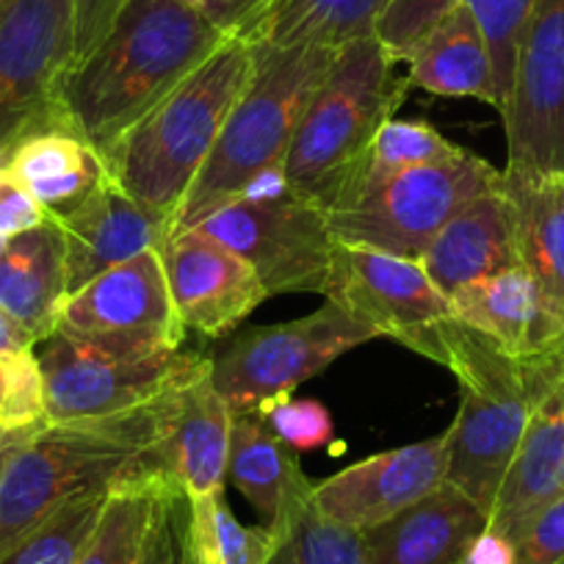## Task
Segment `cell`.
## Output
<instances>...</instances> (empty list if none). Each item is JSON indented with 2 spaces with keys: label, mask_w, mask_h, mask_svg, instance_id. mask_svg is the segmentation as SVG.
I'll return each instance as SVG.
<instances>
[{
  "label": "cell",
  "mask_w": 564,
  "mask_h": 564,
  "mask_svg": "<svg viewBox=\"0 0 564 564\" xmlns=\"http://www.w3.org/2000/svg\"><path fill=\"white\" fill-rule=\"evenodd\" d=\"M227 40L186 0H128L102 40L69 64L62 124L106 155Z\"/></svg>",
  "instance_id": "cell-1"
},
{
  "label": "cell",
  "mask_w": 564,
  "mask_h": 564,
  "mask_svg": "<svg viewBox=\"0 0 564 564\" xmlns=\"http://www.w3.org/2000/svg\"><path fill=\"white\" fill-rule=\"evenodd\" d=\"M177 390L122 415L9 430L0 448V558L73 498L164 470L159 446Z\"/></svg>",
  "instance_id": "cell-2"
},
{
  "label": "cell",
  "mask_w": 564,
  "mask_h": 564,
  "mask_svg": "<svg viewBox=\"0 0 564 564\" xmlns=\"http://www.w3.org/2000/svg\"><path fill=\"white\" fill-rule=\"evenodd\" d=\"M338 47L254 45V73L232 106L208 161L170 221V236L192 230L243 197L282 186L307 100Z\"/></svg>",
  "instance_id": "cell-3"
},
{
  "label": "cell",
  "mask_w": 564,
  "mask_h": 564,
  "mask_svg": "<svg viewBox=\"0 0 564 564\" xmlns=\"http://www.w3.org/2000/svg\"><path fill=\"white\" fill-rule=\"evenodd\" d=\"M441 366L457 377L459 410L448 426V485L490 520L498 487L520 446L536 401L564 371V349L518 360L454 318L441 338Z\"/></svg>",
  "instance_id": "cell-4"
},
{
  "label": "cell",
  "mask_w": 564,
  "mask_h": 564,
  "mask_svg": "<svg viewBox=\"0 0 564 564\" xmlns=\"http://www.w3.org/2000/svg\"><path fill=\"white\" fill-rule=\"evenodd\" d=\"M252 73L254 45L230 36L102 155L108 177L135 203L172 221Z\"/></svg>",
  "instance_id": "cell-5"
},
{
  "label": "cell",
  "mask_w": 564,
  "mask_h": 564,
  "mask_svg": "<svg viewBox=\"0 0 564 564\" xmlns=\"http://www.w3.org/2000/svg\"><path fill=\"white\" fill-rule=\"evenodd\" d=\"M373 36L335 51L313 89L282 166V188L329 210L349 194L373 139L406 95L410 78Z\"/></svg>",
  "instance_id": "cell-6"
},
{
  "label": "cell",
  "mask_w": 564,
  "mask_h": 564,
  "mask_svg": "<svg viewBox=\"0 0 564 564\" xmlns=\"http://www.w3.org/2000/svg\"><path fill=\"white\" fill-rule=\"evenodd\" d=\"M503 186V170L459 150L446 161L355 188L327 210L335 241L417 260L470 199Z\"/></svg>",
  "instance_id": "cell-7"
},
{
  "label": "cell",
  "mask_w": 564,
  "mask_h": 564,
  "mask_svg": "<svg viewBox=\"0 0 564 564\" xmlns=\"http://www.w3.org/2000/svg\"><path fill=\"white\" fill-rule=\"evenodd\" d=\"M47 423H78L122 415L164 399L210 366L197 355L161 351L117 357L53 333L34 346Z\"/></svg>",
  "instance_id": "cell-8"
},
{
  "label": "cell",
  "mask_w": 564,
  "mask_h": 564,
  "mask_svg": "<svg viewBox=\"0 0 564 564\" xmlns=\"http://www.w3.org/2000/svg\"><path fill=\"white\" fill-rule=\"evenodd\" d=\"M379 335L335 302L311 316L247 329L210 360V379L232 412H263L338 357Z\"/></svg>",
  "instance_id": "cell-9"
},
{
  "label": "cell",
  "mask_w": 564,
  "mask_h": 564,
  "mask_svg": "<svg viewBox=\"0 0 564 564\" xmlns=\"http://www.w3.org/2000/svg\"><path fill=\"white\" fill-rule=\"evenodd\" d=\"M258 274L265 294H324L335 236L327 210L285 188L243 197L199 221Z\"/></svg>",
  "instance_id": "cell-10"
},
{
  "label": "cell",
  "mask_w": 564,
  "mask_h": 564,
  "mask_svg": "<svg viewBox=\"0 0 564 564\" xmlns=\"http://www.w3.org/2000/svg\"><path fill=\"white\" fill-rule=\"evenodd\" d=\"M324 296L379 338L399 340L435 362H441L443 329L457 318L421 260L368 247L335 243Z\"/></svg>",
  "instance_id": "cell-11"
},
{
  "label": "cell",
  "mask_w": 564,
  "mask_h": 564,
  "mask_svg": "<svg viewBox=\"0 0 564 564\" xmlns=\"http://www.w3.org/2000/svg\"><path fill=\"white\" fill-rule=\"evenodd\" d=\"M56 333L117 357L181 349L186 327L172 305L161 249L135 254L73 291Z\"/></svg>",
  "instance_id": "cell-12"
},
{
  "label": "cell",
  "mask_w": 564,
  "mask_h": 564,
  "mask_svg": "<svg viewBox=\"0 0 564 564\" xmlns=\"http://www.w3.org/2000/svg\"><path fill=\"white\" fill-rule=\"evenodd\" d=\"M75 62V0H12L0 14V148L64 128L58 89Z\"/></svg>",
  "instance_id": "cell-13"
},
{
  "label": "cell",
  "mask_w": 564,
  "mask_h": 564,
  "mask_svg": "<svg viewBox=\"0 0 564 564\" xmlns=\"http://www.w3.org/2000/svg\"><path fill=\"white\" fill-rule=\"evenodd\" d=\"M501 122L507 130L503 172H564V0L534 3Z\"/></svg>",
  "instance_id": "cell-14"
},
{
  "label": "cell",
  "mask_w": 564,
  "mask_h": 564,
  "mask_svg": "<svg viewBox=\"0 0 564 564\" xmlns=\"http://www.w3.org/2000/svg\"><path fill=\"white\" fill-rule=\"evenodd\" d=\"M161 260L177 318L205 338L232 333L269 300L252 265L197 227L166 238Z\"/></svg>",
  "instance_id": "cell-15"
},
{
  "label": "cell",
  "mask_w": 564,
  "mask_h": 564,
  "mask_svg": "<svg viewBox=\"0 0 564 564\" xmlns=\"http://www.w3.org/2000/svg\"><path fill=\"white\" fill-rule=\"evenodd\" d=\"M448 476V432L373 454L313 485V503L322 514L355 531L384 523L412 507Z\"/></svg>",
  "instance_id": "cell-16"
},
{
  "label": "cell",
  "mask_w": 564,
  "mask_h": 564,
  "mask_svg": "<svg viewBox=\"0 0 564 564\" xmlns=\"http://www.w3.org/2000/svg\"><path fill=\"white\" fill-rule=\"evenodd\" d=\"M56 221L64 236L69 294L135 254L161 249L170 238V221L135 203L111 177Z\"/></svg>",
  "instance_id": "cell-17"
},
{
  "label": "cell",
  "mask_w": 564,
  "mask_h": 564,
  "mask_svg": "<svg viewBox=\"0 0 564 564\" xmlns=\"http://www.w3.org/2000/svg\"><path fill=\"white\" fill-rule=\"evenodd\" d=\"M454 316L518 360L564 349V318L523 263L509 265L452 296Z\"/></svg>",
  "instance_id": "cell-18"
},
{
  "label": "cell",
  "mask_w": 564,
  "mask_h": 564,
  "mask_svg": "<svg viewBox=\"0 0 564 564\" xmlns=\"http://www.w3.org/2000/svg\"><path fill=\"white\" fill-rule=\"evenodd\" d=\"M417 260L448 300L474 282L518 265V227L507 188L481 194L459 208Z\"/></svg>",
  "instance_id": "cell-19"
},
{
  "label": "cell",
  "mask_w": 564,
  "mask_h": 564,
  "mask_svg": "<svg viewBox=\"0 0 564 564\" xmlns=\"http://www.w3.org/2000/svg\"><path fill=\"white\" fill-rule=\"evenodd\" d=\"M564 496V371L536 401L498 487L487 529L518 542L531 520Z\"/></svg>",
  "instance_id": "cell-20"
},
{
  "label": "cell",
  "mask_w": 564,
  "mask_h": 564,
  "mask_svg": "<svg viewBox=\"0 0 564 564\" xmlns=\"http://www.w3.org/2000/svg\"><path fill=\"white\" fill-rule=\"evenodd\" d=\"M487 529V514L443 481L384 523L360 531L366 564H459Z\"/></svg>",
  "instance_id": "cell-21"
},
{
  "label": "cell",
  "mask_w": 564,
  "mask_h": 564,
  "mask_svg": "<svg viewBox=\"0 0 564 564\" xmlns=\"http://www.w3.org/2000/svg\"><path fill=\"white\" fill-rule=\"evenodd\" d=\"M230 435L232 410L216 390L208 366L175 393L159 459L188 498L225 490Z\"/></svg>",
  "instance_id": "cell-22"
},
{
  "label": "cell",
  "mask_w": 564,
  "mask_h": 564,
  "mask_svg": "<svg viewBox=\"0 0 564 564\" xmlns=\"http://www.w3.org/2000/svg\"><path fill=\"white\" fill-rule=\"evenodd\" d=\"M67 289L64 236L56 219L9 238L0 252V311L34 344L58 327Z\"/></svg>",
  "instance_id": "cell-23"
},
{
  "label": "cell",
  "mask_w": 564,
  "mask_h": 564,
  "mask_svg": "<svg viewBox=\"0 0 564 564\" xmlns=\"http://www.w3.org/2000/svg\"><path fill=\"white\" fill-rule=\"evenodd\" d=\"M227 476L276 540L291 512L313 490L294 448L274 435L260 412H232Z\"/></svg>",
  "instance_id": "cell-24"
},
{
  "label": "cell",
  "mask_w": 564,
  "mask_h": 564,
  "mask_svg": "<svg viewBox=\"0 0 564 564\" xmlns=\"http://www.w3.org/2000/svg\"><path fill=\"white\" fill-rule=\"evenodd\" d=\"M3 170L29 188L51 219L73 214L108 177L102 155L67 128H47L25 135L9 150Z\"/></svg>",
  "instance_id": "cell-25"
},
{
  "label": "cell",
  "mask_w": 564,
  "mask_h": 564,
  "mask_svg": "<svg viewBox=\"0 0 564 564\" xmlns=\"http://www.w3.org/2000/svg\"><path fill=\"white\" fill-rule=\"evenodd\" d=\"M406 64L410 86L441 97H474L496 108L490 47L465 3L430 31Z\"/></svg>",
  "instance_id": "cell-26"
},
{
  "label": "cell",
  "mask_w": 564,
  "mask_h": 564,
  "mask_svg": "<svg viewBox=\"0 0 564 564\" xmlns=\"http://www.w3.org/2000/svg\"><path fill=\"white\" fill-rule=\"evenodd\" d=\"M503 188L514 208L520 263L564 318V172H503Z\"/></svg>",
  "instance_id": "cell-27"
},
{
  "label": "cell",
  "mask_w": 564,
  "mask_h": 564,
  "mask_svg": "<svg viewBox=\"0 0 564 564\" xmlns=\"http://www.w3.org/2000/svg\"><path fill=\"white\" fill-rule=\"evenodd\" d=\"M390 0H276L243 34L265 47H344L368 40Z\"/></svg>",
  "instance_id": "cell-28"
},
{
  "label": "cell",
  "mask_w": 564,
  "mask_h": 564,
  "mask_svg": "<svg viewBox=\"0 0 564 564\" xmlns=\"http://www.w3.org/2000/svg\"><path fill=\"white\" fill-rule=\"evenodd\" d=\"M166 479H172L166 470L148 468L119 481L75 564H139L153 503Z\"/></svg>",
  "instance_id": "cell-29"
},
{
  "label": "cell",
  "mask_w": 564,
  "mask_h": 564,
  "mask_svg": "<svg viewBox=\"0 0 564 564\" xmlns=\"http://www.w3.org/2000/svg\"><path fill=\"white\" fill-rule=\"evenodd\" d=\"M276 540L265 525H243L225 490L188 498V547L194 564H271Z\"/></svg>",
  "instance_id": "cell-30"
},
{
  "label": "cell",
  "mask_w": 564,
  "mask_h": 564,
  "mask_svg": "<svg viewBox=\"0 0 564 564\" xmlns=\"http://www.w3.org/2000/svg\"><path fill=\"white\" fill-rule=\"evenodd\" d=\"M111 490L86 492L58 507L0 558V564H75L100 520Z\"/></svg>",
  "instance_id": "cell-31"
},
{
  "label": "cell",
  "mask_w": 564,
  "mask_h": 564,
  "mask_svg": "<svg viewBox=\"0 0 564 564\" xmlns=\"http://www.w3.org/2000/svg\"><path fill=\"white\" fill-rule=\"evenodd\" d=\"M271 564H366V547L360 531L318 512L311 490L280 531Z\"/></svg>",
  "instance_id": "cell-32"
},
{
  "label": "cell",
  "mask_w": 564,
  "mask_h": 564,
  "mask_svg": "<svg viewBox=\"0 0 564 564\" xmlns=\"http://www.w3.org/2000/svg\"><path fill=\"white\" fill-rule=\"evenodd\" d=\"M459 144H454L452 139L441 133L437 128H432L430 122L423 119H388L382 124V130L373 139L371 155H368L366 166H362L360 177H357L355 186L349 188V194L355 188L368 186V183L388 181V177L401 175L406 170H417V166H430L437 161H446L452 155L459 153ZM346 194V197H349ZM338 205V203H335Z\"/></svg>",
  "instance_id": "cell-33"
},
{
  "label": "cell",
  "mask_w": 564,
  "mask_h": 564,
  "mask_svg": "<svg viewBox=\"0 0 564 564\" xmlns=\"http://www.w3.org/2000/svg\"><path fill=\"white\" fill-rule=\"evenodd\" d=\"M536 0H465V7L474 12L487 47L492 56V78H496V111H507L512 95L518 51L523 42L525 25Z\"/></svg>",
  "instance_id": "cell-34"
},
{
  "label": "cell",
  "mask_w": 564,
  "mask_h": 564,
  "mask_svg": "<svg viewBox=\"0 0 564 564\" xmlns=\"http://www.w3.org/2000/svg\"><path fill=\"white\" fill-rule=\"evenodd\" d=\"M463 3L465 0H390L379 18L373 40L395 64H406L430 31Z\"/></svg>",
  "instance_id": "cell-35"
},
{
  "label": "cell",
  "mask_w": 564,
  "mask_h": 564,
  "mask_svg": "<svg viewBox=\"0 0 564 564\" xmlns=\"http://www.w3.org/2000/svg\"><path fill=\"white\" fill-rule=\"evenodd\" d=\"M139 564H194L188 547V496L175 479H166L155 498Z\"/></svg>",
  "instance_id": "cell-36"
},
{
  "label": "cell",
  "mask_w": 564,
  "mask_h": 564,
  "mask_svg": "<svg viewBox=\"0 0 564 564\" xmlns=\"http://www.w3.org/2000/svg\"><path fill=\"white\" fill-rule=\"evenodd\" d=\"M260 415L265 417L274 435L294 452H316L333 443L335 423L327 406L316 399H285L265 406Z\"/></svg>",
  "instance_id": "cell-37"
},
{
  "label": "cell",
  "mask_w": 564,
  "mask_h": 564,
  "mask_svg": "<svg viewBox=\"0 0 564 564\" xmlns=\"http://www.w3.org/2000/svg\"><path fill=\"white\" fill-rule=\"evenodd\" d=\"M514 551L518 564H564V496L531 520Z\"/></svg>",
  "instance_id": "cell-38"
},
{
  "label": "cell",
  "mask_w": 564,
  "mask_h": 564,
  "mask_svg": "<svg viewBox=\"0 0 564 564\" xmlns=\"http://www.w3.org/2000/svg\"><path fill=\"white\" fill-rule=\"evenodd\" d=\"M51 219L47 210L31 197L29 188L9 170L0 166V236L14 238Z\"/></svg>",
  "instance_id": "cell-39"
},
{
  "label": "cell",
  "mask_w": 564,
  "mask_h": 564,
  "mask_svg": "<svg viewBox=\"0 0 564 564\" xmlns=\"http://www.w3.org/2000/svg\"><path fill=\"white\" fill-rule=\"evenodd\" d=\"M227 36H243L276 0H186Z\"/></svg>",
  "instance_id": "cell-40"
},
{
  "label": "cell",
  "mask_w": 564,
  "mask_h": 564,
  "mask_svg": "<svg viewBox=\"0 0 564 564\" xmlns=\"http://www.w3.org/2000/svg\"><path fill=\"white\" fill-rule=\"evenodd\" d=\"M128 0H75V58L102 40Z\"/></svg>",
  "instance_id": "cell-41"
},
{
  "label": "cell",
  "mask_w": 564,
  "mask_h": 564,
  "mask_svg": "<svg viewBox=\"0 0 564 564\" xmlns=\"http://www.w3.org/2000/svg\"><path fill=\"white\" fill-rule=\"evenodd\" d=\"M459 564H518V551L514 542L507 540L498 531L485 529L474 542Z\"/></svg>",
  "instance_id": "cell-42"
},
{
  "label": "cell",
  "mask_w": 564,
  "mask_h": 564,
  "mask_svg": "<svg viewBox=\"0 0 564 564\" xmlns=\"http://www.w3.org/2000/svg\"><path fill=\"white\" fill-rule=\"evenodd\" d=\"M34 340L7 316V313L0 311V357H14L23 355V351H34Z\"/></svg>",
  "instance_id": "cell-43"
},
{
  "label": "cell",
  "mask_w": 564,
  "mask_h": 564,
  "mask_svg": "<svg viewBox=\"0 0 564 564\" xmlns=\"http://www.w3.org/2000/svg\"><path fill=\"white\" fill-rule=\"evenodd\" d=\"M7 435H9V430H3V426H0V448H3V441H7Z\"/></svg>",
  "instance_id": "cell-44"
},
{
  "label": "cell",
  "mask_w": 564,
  "mask_h": 564,
  "mask_svg": "<svg viewBox=\"0 0 564 564\" xmlns=\"http://www.w3.org/2000/svg\"><path fill=\"white\" fill-rule=\"evenodd\" d=\"M9 3H12V0H0V14L7 12V9H9Z\"/></svg>",
  "instance_id": "cell-45"
},
{
  "label": "cell",
  "mask_w": 564,
  "mask_h": 564,
  "mask_svg": "<svg viewBox=\"0 0 564 564\" xmlns=\"http://www.w3.org/2000/svg\"><path fill=\"white\" fill-rule=\"evenodd\" d=\"M7 243H9V238L0 236V252H3V249H7Z\"/></svg>",
  "instance_id": "cell-46"
},
{
  "label": "cell",
  "mask_w": 564,
  "mask_h": 564,
  "mask_svg": "<svg viewBox=\"0 0 564 564\" xmlns=\"http://www.w3.org/2000/svg\"><path fill=\"white\" fill-rule=\"evenodd\" d=\"M3 161H7V153H3V148H0V166H3Z\"/></svg>",
  "instance_id": "cell-47"
}]
</instances>
